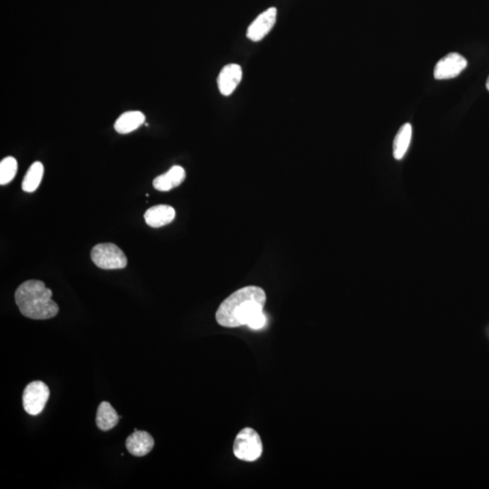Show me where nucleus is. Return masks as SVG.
<instances>
[{"label":"nucleus","instance_id":"f257e3e1","mask_svg":"<svg viewBox=\"0 0 489 489\" xmlns=\"http://www.w3.org/2000/svg\"><path fill=\"white\" fill-rule=\"evenodd\" d=\"M265 302L267 296L261 287H243L220 304L216 313L217 322L228 328L247 326L255 316L263 312Z\"/></svg>","mask_w":489,"mask_h":489},{"label":"nucleus","instance_id":"f03ea898","mask_svg":"<svg viewBox=\"0 0 489 489\" xmlns=\"http://www.w3.org/2000/svg\"><path fill=\"white\" fill-rule=\"evenodd\" d=\"M52 296L53 293L44 282L28 280L18 287L15 299L23 316L33 320H47L53 318L59 311Z\"/></svg>","mask_w":489,"mask_h":489},{"label":"nucleus","instance_id":"7ed1b4c3","mask_svg":"<svg viewBox=\"0 0 489 489\" xmlns=\"http://www.w3.org/2000/svg\"><path fill=\"white\" fill-rule=\"evenodd\" d=\"M233 451L243 461H258L263 451V445L258 433L251 427H245L236 435Z\"/></svg>","mask_w":489,"mask_h":489},{"label":"nucleus","instance_id":"20e7f679","mask_svg":"<svg viewBox=\"0 0 489 489\" xmlns=\"http://www.w3.org/2000/svg\"><path fill=\"white\" fill-rule=\"evenodd\" d=\"M91 258L97 267L106 270H122L128 264L124 252L113 243L96 245L91 251Z\"/></svg>","mask_w":489,"mask_h":489},{"label":"nucleus","instance_id":"39448f33","mask_svg":"<svg viewBox=\"0 0 489 489\" xmlns=\"http://www.w3.org/2000/svg\"><path fill=\"white\" fill-rule=\"evenodd\" d=\"M50 388L43 381H35L25 387L23 393V407L30 415H38L45 409L50 399Z\"/></svg>","mask_w":489,"mask_h":489},{"label":"nucleus","instance_id":"423d86ee","mask_svg":"<svg viewBox=\"0 0 489 489\" xmlns=\"http://www.w3.org/2000/svg\"><path fill=\"white\" fill-rule=\"evenodd\" d=\"M467 66V59L461 54L449 53L437 63L434 68V77L437 80L455 79Z\"/></svg>","mask_w":489,"mask_h":489},{"label":"nucleus","instance_id":"0eeeda50","mask_svg":"<svg viewBox=\"0 0 489 489\" xmlns=\"http://www.w3.org/2000/svg\"><path fill=\"white\" fill-rule=\"evenodd\" d=\"M277 14V8H270L259 15L248 28V40L254 42L263 40L276 24Z\"/></svg>","mask_w":489,"mask_h":489},{"label":"nucleus","instance_id":"6e6552de","mask_svg":"<svg viewBox=\"0 0 489 489\" xmlns=\"http://www.w3.org/2000/svg\"><path fill=\"white\" fill-rule=\"evenodd\" d=\"M242 68L236 64H229L223 67L218 77L219 92L225 96H231L241 82Z\"/></svg>","mask_w":489,"mask_h":489},{"label":"nucleus","instance_id":"1a4fd4ad","mask_svg":"<svg viewBox=\"0 0 489 489\" xmlns=\"http://www.w3.org/2000/svg\"><path fill=\"white\" fill-rule=\"evenodd\" d=\"M126 448L132 455L144 456L149 454L154 447V439L150 433L135 429L126 439Z\"/></svg>","mask_w":489,"mask_h":489},{"label":"nucleus","instance_id":"9d476101","mask_svg":"<svg viewBox=\"0 0 489 489\" xmlns=\"http://www.w3.org/2000/svg\"><path fill=\"white\" fill-rule=\"evenodd\" d=\"M186 178V171L183 167L175 165L166 173L155 178L154 187L159 192H169V190L180 186Z\"/></svg>","mask_w":489,"mask_h":489},{"label":"nucleus","instance_id":"9b49d317","mask_svg":"<svg viewBox=\"0 0 489 489\" xmlns=\"http://www.w3.org/2000/svg\"><path fill=\"white\" fill-rule=\"evenodd\" d=\"M175 209L168 205H157L151 207L144 214L145 222L151 228H161L173 222Z\"/></svg>","mask_w":489,"mask_h":489},{"label":"nucleus","instance_id":"f8f14e48","mask_svg":"<svg viewBox=\"0 0 489 489\" xmlns=\"http://www.w3.org/2000/svg\"><path fill=\"white\" fill-rule=\"evenodd\" d=\"M145 122V115L140 111H129L122 113L116 120L115 131L120 134H128L141 127Z\"/></svg>","mask_w":489,"mask_h":489},{"label":"nucleus","instance_id":"ddd939ff","mask_svg":"<svg viewBox=\"0 0 489 489\" xmlns=\"http://www.w3.org/2000/svg\"><path fill=\"white\" fill-rule=\"evenodd\" d=\"M120 420L116 410L108 401H103L97 410L96 425L103 432H108L117 425Z\"/></svg>","mask_w":489,"mask_h":489},{"label":"nucleus","instance_id":"4468645a","mask_svg":"<svg viewBox=\"0 0 489 489\" xmlns=\"http://www.w3.org/2000/svg\"><path fill=\"white\" fill-rule=\"evenodd\" d=\"M411 135L413 127L409 122L401 126L397 132L393 142V156L396 160H401L406 154L410 146Z\"/></svg>","mask_w":489,"mask_h":489},{"label":"nucleus","instance_id":"2eb2a0df","mask_svg":"<svg viewBox=\"0 0 489 489\" xmlns=\"http://www.w3.org/2000/svg\"><path fill=\"white\" fill-rule=\"evenodd\" d=\"M44 175V166L40 161H35L29 167L22 183V189L25 192H34L40 185Z\"/></svg>","mask_w":489,"mask_h":489},{"label":"nucleus","instance_id":"dca6fc26","mask_svg":"<svg viewBox=\"0 0 489 489\" xmlns=\"http://www.w3.org/2000/svg\"><path fill=\"white\" fill-rule=\"evenodd\" d=\"M18 173V161L14 157L3 159L0 163V184L6 185L11 183Z\"/></svg>","mask_w":489,"mask_h":489},{"label":"nucleus","instance_id":"f3484780","mask_svg":"<svg viewBox=\"0 0 489 489\" xmlns=\"http://www.w3.org/2000/svg\"><path fill=\"white\" fill-rule=\"evenodd\" d=\"M265 323H267V317H265L263 312H261L258 313L257 316H255L253 318L249 321L247 326L249 327V328L259 330L263 328Z\"/></svg>","mask_w":489,"mask_h":489},{"label":"nucleus","instance_id":"a211bd4d","mask_svg":"<svg viewBox=\"0 0 489 489\" xmlns=\"http://www.w3.org/2000/svg\"><path fill=\"white\" fill-rule=\"evenodd\" d=\"M487 88L489 91V76H488V79L487 80Z\"/></svg>","mask_w":489,"mask_h":489}]
</instances>
